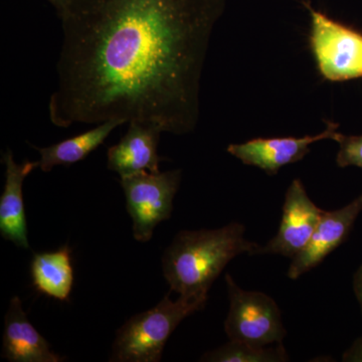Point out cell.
<instances>
[{
    "label": "cell",
    "mask_w": 362,
    "mask_h": 362,
    "mask_svg": "<svg viewBox=\"0 0 362 362\" xmlns=\"http://www.w3.org/2000/svg\"><path fill=\"white\" fill-rule=\"evenodd\" d=\"M230 310L225 331L233 341L256 346L282 343L287 334L280 309L265 293L245 291L230 274L226 275Z\"/></svg>",
    "instance_id": "obj_4"
},
{
    "label": "cell",
    "mask_w": 362,
    "mask_h": 362,
    "mask_svg": "<svg viewBox=\"0 0 362 362\" xmlns=\"http://www.w3.org/2000/svg\"><path fill=\"white\" fill-rule=\"evenodd\" d=\"M207 297L182 296L173 301L166 295L154 308L129 319L117 332L111 361L158 362L178 325L206 307Z\"/></svg>",
    "instance_id": "obj_3"
},
{
    "label": "cell",
    "mask_w": 362,
    "mask_h": 362,
    "mask_svg": "<svg viewBox=\"0 0 362 362\" xmlns=\"http://www.w3.org/2000/svg\"><path fill=\"white\" fill-rule=\"evenodd\" d=\"M245 233L246 228L240 223L216 230H180L162 258L170 291L207 297L214 281L233 259L258 251L259 245L247 240Z\"/></svg>",
    "instance_id": "obj_2"
},
{
    "label": "cell",
    "mask_w": 362,
    "mask_h": 362,
    "mask_svg": "<svg viewBox=\"0 0 362 362\" xmlns=\"http://www.w3.org/2000/svg\"><path fill=\"white\" fill-rule=\"evenodd\" d=\"M324 211L311 201L302 181L294 180L286 192L277 235L256 255H280L293 259L308 245Z\"/></svg>",
    "instance_id": "obj_7"
},
{
    "label": "cell",
    "mask_w": 362,
    "mask_h": 362,
    "mask_svg": "<svg viewBox=\"0 0 362 362\" xmlns=\"http://www.w3.org/2000/svg\"><path fill=\"white\" fill-rule=\"evenodd\" d=\"M354 291L356 293L357 301L361 306L362 313V265L356 272L354 276Z\"/></svg>",
    "instance_id": "obj_18"
},
{
    "label": "cell",
    "mask_w": 362,
    "mask_h": 362,
    "mask_svg": "<svg viewBox=\"0 0 362 362\" xmlns=\"http://www.w3.org/2000/svg\"><path fill=\"white\" fill-rule=\"evenodd\" d=\"M70 247L35 254L30 264L33 284L42 294L68 301L74 283Z\"/></svg>",
    "instance_id": "obj_13"
},
{
    "label": "cell",
    "mask_w": 362,
    "mask_h": 362,
    "mask_svg": "<svg viewBox=\"0 0 362 362\" xmlns=\"http://www.w3.org/2000/svg\"><path fill=\"white\" fill-rule=\"evenodd\" d=\"M47 1H49V4L54 7L57 13H58V16H59L66 11V7L70 6L71 2L73 1V0H47Z\"/></svg>",
    "instance_id": "obj_19"
},
{
    "label": "cell",
    "mask_w": 362,
    "mask_h": 362,
    "mask_svg": "<svg viewBox=\"0 0 362 362\" xmlns=\"http://www.w3.org/2000/svg\"><path fill=\"white\" fill-rule=\"evenodd\" d=\"M180 181V169L157 173L141 171L121 177L136 240L148 242L154 228L170 218Z\"/></svg>",
    "instance_id": "obj_5"
},
{
    "label": "cell",
    "mask_w": 362,
    "mask_h": 362,
    "mask_svg": "<svg viewBox=\"0 0 362 362\" xmlns=\"http://www.w3.org/2000/svg\"><path fill=\"white\" fill-rule=\"evenodd\" d=\"M201 361L207 362H285L289 361L287 350L282 343L268 346H256L233 341L206 352Z\"/></svg>",
    "instance_id": "obj_15"
},
{
    "label": "cell",
    "mask_w": 362,
    "mask_h": 362,
    "mask_svg": "<svg viewBox=\"0 0 362 362\" xmlns=\"http://www.w3.org/2000/svg\"><path fill=\"white\" fill-rule=\"evenodd\" d=\"M338 124L328 122L325 130L304 137L257 138L239 144L228 145V152L246 165L256 166L268 175H276L288 164L302 160L314 143L322 140L338 142L342 134Z\"/></svg>",
    "instance_id": "obj_8"
},
{
    "label": "cell",
    "mask_w": 362,
    "mask_h": 362,
    "mask_svg": "<svg viewBox=\"0 0 362 362\" xmlns=\"http://www.w3.org/2000/svg\"><path fill=\"white\" fill-rule=\"evenodd\" d=\"M361 211L362 194L341 209L324 211L308 245L292 259L287 272L288 278L297 280L320 265L326 257L341 246Z\"/></svg>",
    "instance_id": "obj_9"
},
{
    "label": "cell",
    "mask_w": 362,
    "mask_h": 362,
    "mask_svg": "<svg viewBox=\"0 0 362 362\" xmlns=\"http://www.w3.org/2000/svg\"><path fill=\"white\" fill-rule=\"evenodd\" d=\"M122 120H109L97 124L96 127L87 132L69 138L52 145V146L37 148L40 152V168L44 173H49L54 166H70L83 160L90 152L103 144L112 131L124 124Z\"/></svg>",
    "instance_id": "obj_14"
},
{
    "label": "cell",
    "mask_w": 362,
    "mask_h": 362,
    "mask_svg": "<svg viewBox=\"0 0 362 362\" xmlns=\"http://www.w3.org/2000/svg\"><path fill=\"white\" fill-rule=\"evenodd\" d=\"M310 45L317 66L331 82L362 77V33L309 7Z\"/></svg>",
    "instance_id": "obj_6"
},
{
    "label": "cell",
    "mask_w": 362,
    "mask_h": 362,
    "mask_svg": "<svg viewBox=\"0 0 362 362\" xmlns=\"http://www.w3.org/2000/svg\"><path fill=\"white\" fill-rule=\"evenodd\" d=\"M2 162L6 165V182L0 197V233L16 247L30 249L23 185L25 178L39 168L40 162L25 160L16 163L9 149L2 156Z\"/></svg>",
    "instance_id": "obj_10"
},
{
    "label": "cell",
    "mask_w": 362,
    "mask_h": 362,
    "mask_svg": "<svg viewBox=\"0 0 362 362\" xmlns=\"http://www.w3.org/2000/svg\"><path fill=\"white\" fill-rule=\"evenodd\" d=\"M161 131L154 126L131 122L127 133L107 153L108 168L122 176L141 171L159 173L158 143Z\"/></svg>",
    "instance_id": "obj_11"
},
{
    "label": "cell",
    "mask_w": 362,
    "mask_h": 362,
    "mask_svg": "<svg viewBox=\"0 0 362 362\" xmlns=\"http://www.w3.org/2000/svg\"><path fill=\"white\" fill-rule=\"evenodd\" d=\"M339 151L337 163L339 168L356 166L362 169V135H343L338 140Z\"/></svg>",
    "instance_id": "obj_16"
},
{
    "label": "cell",
    "mask_w": 362,
    "mask_h": 362,
    "mask_svg": "<svg viewBox=\"0 0 362 362\" xmlns=\"http://www.w3.org/2000/svg\"><path fill=\"white\" fill-rule=\"evenodd\" d=\"M226 0H73L59 16L58 127L109 120L194 131L214 28Z\"/></svg>",
    "instance_id": "obj_1"
},
{
    "label": "cell",
    "mask_w": 362,
    "mask_h": 362,
    "mask_svg": "<svg viewBox=\"0 0 362 362\" xmlns=\"http://www.w3.org/2000/svg\"><path fill=\"white\" fill-rule=\"evenodd\" d=\"M342 361L345 362H362V337L352 343L351 346L343 354Z\"/></svg>",
    "instance_id": "obj_17"
},
{
    "label": "cell",
    "mask_w": 362,
    "mask_h": 362,
    "mask_svg": "<svg viewBox=\"0 0 362 362\" xmlns=\"http://www.w3.org/2000/svg\"><path fill=\"white\" fill-rule=\"evenodd\" d=\"M2 356L11 362H59L63 357L52 351L49 343L28 321L20 298L9 304L4 324Z\"/></svg>",
    "instance_id": "obj_12"
}]
</instances>
